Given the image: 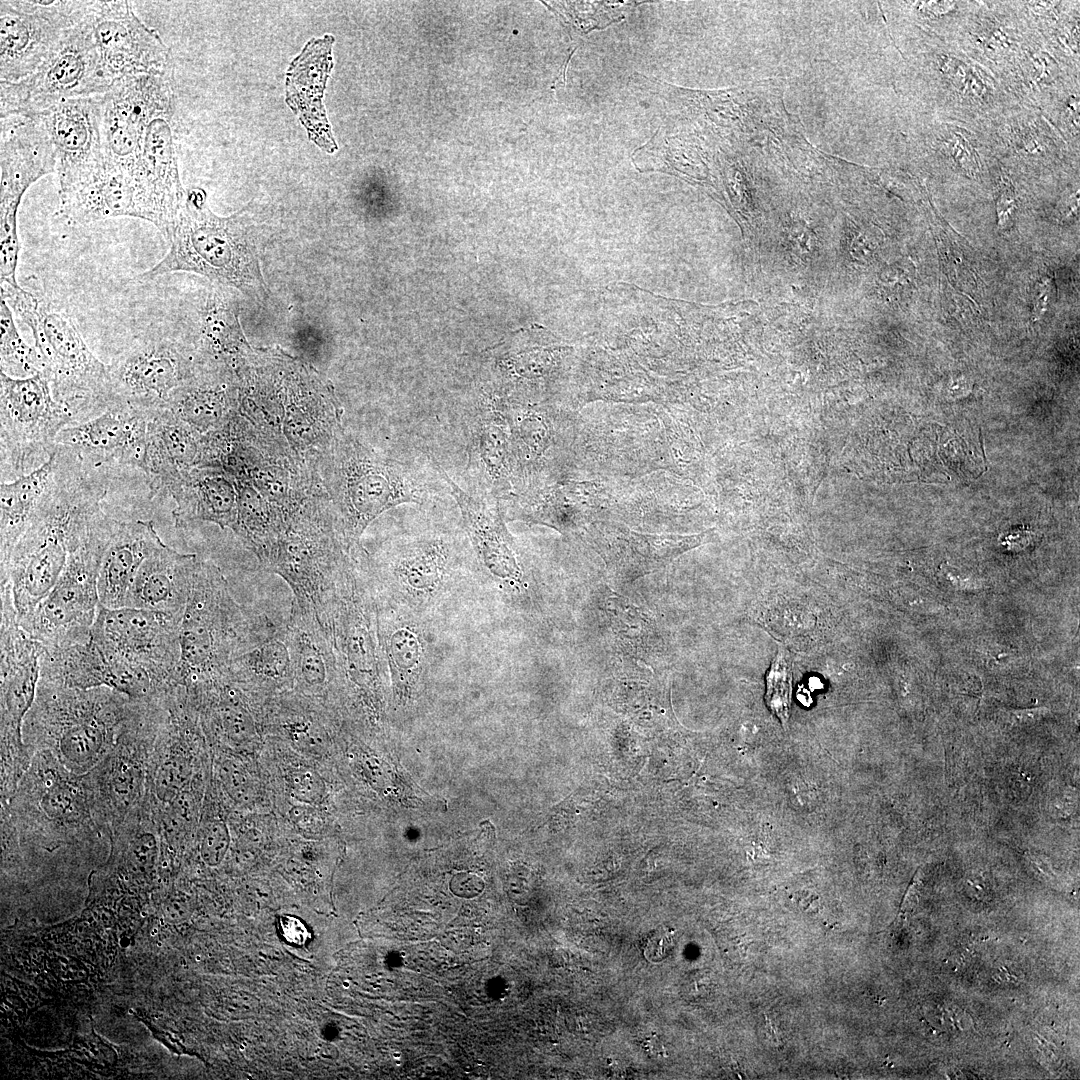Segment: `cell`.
Instances as JSON below:
<instances>
[{"label":"cell","instance_id":"obj_25","mask_svg":"<svg viewBox=\"0 0 1080 1080\" xmlns=\"http://www.w3.org/2000/svg\"><path fill=\"white\" fill-rule=\"evenodd\" d=\"M57 214L68 224H89L117 217L150 222V213L134 176L107 156L92 172L59 189Z\"/></svg>","mask_w":1080,"mask_h":1080},{"label":"cell","instance_id":"obj_33","mask_svg":"<svg viewBox=\"0 0 1080 1080\" xmlns=\"http://www.w3.org/2000/svg\"><path fill=\"white\" fill-rule=\"evenodd\" d=\"M168 494L176 505L175 526L211 522L233 530L238 515V493L233 478L221 468L195 467L174 484Z\"/></svg>","mask_w":1080,"mask_h":1080},{"label":"cell","instance_id":"obj_28","mask_svg":"<svg viewBox=\"0 0 1080 1080\" xmlns=\"http://www.w3.org/2000/svg\"><path fill=\"white\" fill-rule=\"evenodd\" d=\"M202 437L166 408L150 412L140 469L147 477L152 497L168 494L174 484L198 466Z\"/></svg>","mask_w":1080,"mask_h":1080},{"label":"cell","instance_id":"obj_48","mask_svg":"<svg viewBox=\"0 0 1080 1080\" xmlns=\"http://www.w3.org/2000/svg\"><path fill=\"white\" fill-rule=\"evenodd\" d=\"M1048 286L1049 285L1046 284V283L1043 284L1039 294L1037 295V297L1035 299V306H1034V311H1035L1034 317H1035V319L1040 318V316L1045 311L1046 304L1048 302V295H1049Z\"/></svg>","mask_w":1080,"mask_h":1080},{"label":"cell","instance_id":"obj_1","mask_svg":"<svg viewBox=\"0 0 1080 1080\" xmlns=\"http://www.w3.org/2000/svg\"><path fill=\"white\" fill-rule=\"evenodd\" d=\"M42 502L8 561L0 584L9 583L19 623L49 594L69 554L83 541L103 511L107 489L91 465L62 447Z\"/></svg>","mask_w":1080,"mask_h":1080},{"label":"cell","instance_id":"obj_2","mask_svg":"<svg viewBox=\"0 0 1080 1080\" xmlns=\"http://www.w3.org/2000/svg\"><path fill=\"white\" fill-rule=\"evenodd\" d=\"M314 468L345 549L356 562L368 555L360 539L374 519L401 504H424L429 496L424 477L414 466L380 454L344 428L318 456Z\"/></svg>","mask_w":1080,"mask_h":1080},{"label":"cell","instance_id":"obj_32","mask_svg":"<svg viewBox=\"0 0 1080 1080\" xmlns=\"http://www.w3.org/2000/svg\"><path fill=\"white\" fill-rule=\"evenodd\" d=\"M163 541L151 520L119 521L103 555L98 574L100 605L127 607L135 577L144 560Z\"/></svg>","mask_w":1080,"mask_h":1080},{"label":"cell","instance_id":"obj_21","mask_svg":"<svg viewBox=\"0 0 1080 1080\" xmlns=\"http://www.w3.org/2000/svg\"><path fill=\"white\" fill-rule=\"evenodd\" d=\"M467 470L484 500L498 505L512 497L513 446L506 405L496 394L480 398L465 416Z\"/></svg>","mask_w":1080,"mask_h":1080},{"label":"cell","instance_id":"obj_10","mask_svg":"<svg viewBox=\"0 0 1080 1080\" xmlns=\"http://www.w3.org/2000/svg\"><path fill=\"white\" fill-rule=\"evenodd\" d=\"M1 478L14 479L44 463L71 419L54 399L44 373L13 378L0 372Z\"/></svg>","mask_w":1080,"mask_h":1080},{"label":"cell","instance_id":"obj_12","mask_svg":"<svg viewBox=\"0 0 1080 1080\" xmlns=\"http://www.w3.org/2000/svg\"><path fill=\"white\" fill-rule=\"evenodd\" d=\"M1 118L0 282L17 283L21 243L17 215L28 188L55 172V150L39 114Z\"/></svg>","mask_w":1080,"mask_h":1080},{"label":"cell","instance_id":"obj_35","mask_svg":"<svg viewBox=\"0 0 1080 1080\" xmlns=\"http://www.w3.org/2000/svg\"><path fill=\"white\" fill-rule=\"evenodd\" d=\"M40 680L79 689L110 687L109 664L90 639L87 642L45 648Z\"/></svg>","mask_w":1080,"mask_h":1080},{"label":"cell","instance_id":"obj_40","mask_svg":"<svg viewBox=\"0 0 1080 1080\" xmlns=\"http://www.w3.org/2000/svg\"><path fill=\"white\" fill-rule=\"evenodd\" d=\"M231 843V836L226 822L222 819L207 820L201 829L199 853L203 862L216 867L226 857Z\"/></svg>","mask_w":1080,"mask_h":1080},{"label":"cell","instance_id":"obj_38","mask_svg":"<svg viewBox=\"0 0 1080 1080\" xmlns=\"http://www.w3.org/2000/svg\"><path fill=\"white\" fill-rule=\"evenodd\" d=\"M239 666H248L256 675L268 679L288 676L293 670V656L286 635L285 641L271 639L263 641L249 652L237 657L229 670Z\"/></svg>","mask_w":1080,"mask_h":1080},{"label":"cell","instance_id":"obj_17","mask_svg":"<svg viewBox=\"0 0 1080 1080\" xmlns=\"http://www.w3.org/2000/svg\"><path fill=\"white\" fill-rule=\"evenodd\" d=\"M102 104L106 156L135 177L149 121L175 106L173 69L117 79Z\"/></svg>","mask_w":1080,"mask_h":1080},{"label":"cell","instance_id":"obj_42","mask_svg":"<svg viewBox=\"0 0 1080 1080\" xmlns=\"http://www.w3.org/2000/svg\"><path fill=\"white\" fill-rule=\"evenodd\" d=\"M216 774L223 790L235 801L244 802L254 792L250 777L234 761L224 760L219 762Z\"/></svg>","mask_w":1080,"mask_h":1080},{"label":"cell","instance_id":"obj_39","mask_svg":"<svg viewBox=\"0 0 1080 1080\" xmlns=\"http://www.w3.org/2000/svg\"><path fill=\"white\" fill-rule=\"evenodd\" d=\"M792 660L787 649L780 647L766 675L765 700L770 711L786 726L791 707Z\"/></svg>","mask_w":1080,"mask_h":1080},{"label":"cell","instance_id":"obj_4","mask_svg":"<svg viewBox=\"0 0 1080 1080\" xmlns=\"http://www.w3.org/2000/svg\"><path fill=\"white\" fill-rule=\"evenodd\" d=\"M135 702L106 686L79 689L39 679L23 740L33 753L47 751L71 772L87 774L114 747Z\"/></svg>","mask_w":1080,"mask_h":1080},{"label":"cell","instance_id":"obj_19","mask_svg":"<svg viewBox=\"0 0 1080 1080\" xmlns=\"http://www.w3.org/2000/svg\"><path fill=\"white\" fill-rule=\"evenodd\" d=\"M89 18L102 69L111 83L173 68L169 48L157 30L140 20L130 1H93Z\"/></svg>","mask_w":1080,"mask_h":1080},{"label":"cell","instance_id":"obj_45","mask_svg":"<svg viewBox=\"0 0 1080 1080\" xmlns=\"http://www.w3.org/2000/svg\"><path fill=\"white\" fill-rule=\"evenodd\" d=\"M450 889L458 897L473 898L483 891L484 882L475 874L459 873L452 878Z\"/></svg>","mask_w":1080,"mask_h":1080},{"label":"cell","instance_id":"obj_43","mask_svg":"<svg viewBox=\"0 0 1080 1080\" xmlns=\"http://www.w3.org/2000/svg\"><path fill=\"white\" fill-rule=\"evenodd\" d=\"M288 784L292 796L305 803L318 802L325 792L321 778L315 772L307 769L293 771L289 775Z\"/></svg>","mask_w":1080,"mask_h":1080},{"label":"cell","instance_id":"obj_27","mask_svg":"<svg viewBox=\"0 0 1080 1080\" xmlns=\"http://www.w3.org/2000/svg\"><path fill=\"white\" fill-rule=\"evenodd\" d=\"M374 602L379 647L394 700L405 706L416 694L427 665L426 630L419 613L386 596Z\"/></svg>","mask_w":1080,"mask_h":1080},{"label":"cell","instance_id":"obj_11","mask_svg":"<svg viewBox=\"0 0 1080 1080\" xmlns=\"http://www.w3.org/2000/svg\"><path fill=\"white\" fill-rule=\"evenodd\" d=\"M89 14L34 73L0 82V116L39 114L60 102L108 91L112 83L102 69Z\"/></svg>","mask_w":1080,"mask_h":1080},{"label":"cell","instance_id":"obj_46","mask_svg":"<svg viewBox=\"0 0 1080 1080\" xmlns=\"http://www.w3.org/2000/svg\"><path fill=\"white\" fill-rule=\"evenodd\" d=\"M672 940L673 932L671 930L662 929L657 931L647 943L645 949L647 959L653 962L661 961L672 945Z\"/></svg>","mask_w":1080,"mask_h":1080},{"label":"cell","instance_id":"obj_31","mask_svg":"<svg viewBox=\"0 0 1080 1080\" xmlns=\"http://www.w3.org/2000/svg\"><path fill=\"white\" fill-rule=\"evenodd\" d=\"M198 559L195 554L180 553L161 543L142 563L127 607L182 618Z\"/></svg>","mask_w":1080,"mask_h":1080},{"label":"cell","instance_id":"obj_7","mask_svg":"<svg viewBox=\"0 0 1080 1080\" xmlns=\"http://www.w3.org/2000/svg\"><path fill=\"white\" fill-rule=\"evenodd\" d=\"M242 624L220 569L198 559L179 626L178 685L227 678L244 653Z\"/></svg>","mask_w":1080,"mask_h":1080},{"label":"cell","instance_id":"obj_37","mask_svg":"<svg viewBox=\"0 0 1080 1080\" xmlns=\"http://www.w3.org/2000/svg\"><path fill=\"white\" fill-rule=\"evenodd\" d=\"M1 371L13 378H28L45 373L46 364L38 350L20 336L12 311L4 300L0 306Z\"/></svg>","mask_w":1080,"mask_h":1080},{"label":"cell","instance_id":"obj_36","mask_svg":"<svg viewBox=\"0 0 1080 1080\" xmlns=\"http://www.w3.org/2000/svg\"><path fill=\"white\" fill-rule=\"evenodd\" d=\"M233 481L238 493V515L233 532L267 568L286 517L248 482L236 478Z\"/></svg>","mask_w":1080,"mask_h":1080},{"label":"cell","instance_id":"obj_13","mask_svg":"<svg viewBox=\"0 0 1080 1080\" xmlns=\"http://www.w3.org/2000/svg\"><path fill=\"white\" fill-rule=\"evenodd\" d=\"M180 621L164 612L100 605L91 639L108 662L147 673L166 692L178 686Z\"/></svg>","mask_w":1080,"mask_h":1080},{"label":"cell","instance_id":"obj_18","mask_svg":"<svg viewBox=\"0 0 1080 1080\" xmlns=\"http://www.w3.org/2000/svg\"><path fill=\"white\" fill-rule=\"evenodd\" d=\"M194 356L163 338L138 341L118 355L108 372L114 405L148 412L162 409L171 394L195 372Z\"/></svg>","mask_w":1080,"mask_h":1080},{"label":"cell","instance_id":"obj_30","mask_svg":"<svg viewBox=\"0 0 1080 1080\" xmlns=\"http://www.w3.org/2000/svg\"><path fill=\"white\" fill-rule=\"evenodd\" d=\"M238 401L239 385L228 367L197 361L193 375L171 394L165 408L205 434L224 424Z\"/></svg>","mask_w":1080,"mask_h":1080},{"label":"cell","instance_id":"obj_3","mask_svg":"<svg viewBox=\"0 0 1080 1080\" xmlns=\"http://www.w3.org/2000/svg\"><path fill=\"white\" fill-rule=\"evenodd\" d=\"M1 808L13 821L21 853H77L109 843L87 775L71 772L47 751L34 752L16 790Z\"/></svg>","mask_w":1080,"mask_h":1080},{"label":"cell","instance_id":"obj_34","mask_svg":"<svg viewBox=\"0 0 1080 1080\" xmlns=\"http://www.w3.org/2000/svg\"><path fill=\"white\" fill-rule=\"evenodd\" d=\"M57 449L39 467L0 485V566L33 520L53 479Z\"/></svg>","mask_w":1080,"mask_h":1080},{"label":"cell","instance_id":"obj_15","mask_svg":"<svg viewBox=\"0 0 1080 1080\" xmlns=\"http://www.w3.org/2000/svg\"><path fill=\"white\" fill-rule=\"evenodd\" d=\"M1 598V762L24 765L33 753L26 746L22 726L37 692L44 646L20 625L9 585Z\"/></svg>","mask_w":1080,"mask_h":1080},{"label":"cell","instance_id":"obj_44","mask_svg":"<svg viewBox=\"0 0 1080 1080\" xmlns=\"http://www.w3.org/2000/svg\"><path fill=\"white\" fill-rule=\"evenodd\" d=\"M998 226L1006 228L1012 225L1016 209V199L1011 183L1005 177L1001 179L997 194Z\"/></svg>","mask_w":1080,"mask_h":1080},{"label":"cell","instance_id":"obj_22","mask_svg":"<svg viewBox=\"0 0 1080 1080\" xmlns=\"http://www.w3.org/2000/svg\"><path fill=\"white\" fill-rule=\"evenodd\" d=\"M150 412L128 404L114 405L86 421L63 428L56 446L91 466L129 465L141 468Z\"/></svg>","mask_w":1080,"mask_h":1080},{"label":"cell","instance_id":"obj_41","mask_svg":"<svg viewBox=\"0 0 1080 1080\" xmlns=\"http://www.w3.org/2000/svg\"><path fill=\"white\" fill-rule=\"evenodd\" d=\"M944 132L942 141L948 155L964 172L975 176L979 170L977 154L963 131L946 126Z\"/></svg>","mask_w":1080,"mask_h":1080},{"label":"cell","instance_id":"obj_29","mask_svg":"<svg viewBox=\"0 0 1080 1080\" xmlns=\"http://www.w3.org/2000/svg\"><path fill=\"white\" fill-rule=\"evenodd\" d=\"M333 41L330 35L311 39L292 61L286 78V102L299 115L309 138L328 153L337 148L322 104Z\"/></svg>","mask_w":1080,"mask_h":1080},{"label":"cell","instance_id":"obj_47","mask_svg":"<svg viewBox=\"0 0 1080 1080\" xmlns=\"http://www.w3.org/2000/svg\"><path fill=\"white\" fill-rule=\"evenodd\" d=\"M1079 212V191L1067 193L1059 201L1056 207V215L1060 221L1075 218Z\"/></svg>","mask_w":1080,"mask_h":1080},{"label":"cell","instance_id":"obj_14","mask_svg":"<svg viewBox=\"0 0 1080 1080\" xmlns=\"http://www.w3.org/2000/svg\"><path fill=\"white\" fill-rule=\"evenodd\" d=\"M93 1L0 2V82L34 73L61 46Z\"/></svg>","mask_w":1080,"mask_h":1080},{"label":"cell","instance_id":"obj_6","mask_svg":"<svg viewBox=\"0 0 1080 1080\" xmlns=\"http://www.w3.org/2000/svg\"><path fill=\"white\" fill-rule=\"evenodd\" d=\"M1 299L31 329L53 397L72 424L114 405L108 365L93 354L70 316L18 284L2 282Z\"/></svg>","mask_w":1080,"mask_h":1080},{"label":"cell","instance_id":"obj_8","mask_svg":"<svg viewBox=\"0 0 1080 1080\" xmlns=\"http://www.w3.org/2000/svg\"><path fill=\"white\" fill-rule=\"evenodd\" d=\"M118 520L104 511L83 541L69 554L49 594L21 627L45 648L87 642L100 606L98 574Z\"/></svg>","mask_w":1080,"mask_h":1080},{"label":"cell","instance_id":"obj_23","mask_svg":"<svg viewBox=\"0 0 1080 1080\" xmlns=\"http://www.w3.org/2000/svg\"><path fill=\"white\" fill-rule=\"evenodd\" d=\"M432 465L457 502L479 568L500 587H520L523 570L501 508L462 489L434 458Z\"/></svg>","mask_w":1080,"mask_h":1080},{"label":"cell","instance_id":"obj_5","mask_svg":"<svg viewBox=\"0 0 1080 1080\" xmlns=\"http://www.w3.org/2000/svg\"><path fill=\"white\" fill-rule=\"evenodd\" d=\"M243 212L219 217L208 208L201 188L186 191L166 237L170 243L168 252L140 278L151 280L177 271L193 272L257 300H266L255 227L245 221Z\"/></svg>","mask_w":1080,"mask_h":1080},{"label":"cell","instance_id":"obj_24","mask_svg":"<svg viewBox=\"0 0 1080 1080\" xmlns=\"http://www.w3.org/2000/svg\"><path fill=\"white\" fill-rule=\"evenodd\" d=\"M282 433L292 452L313 467L343 429L342 408L319 379L295 372L284 384Z\"/></svg>","mask_w":1080,"mask_h":1080},{"label":"cell","instance_id":"obj_16","mask_svg":"<svg viewBox=\"0 0 1080 1080\" xmlns=\"http://www.w3.org/2000/svg\"><path fill=\"white\" fill-rule=\"evenodd\" d=\"M456 559L454 538L436 530L394 541L370 561L385 596L421 614L447 587Z\"/></svg>","mask_w":1080,"mask_h":1080},{"label":"cell","instance_id":"obj_20","mask_svg":"<svg viewBox=\"0 0 1080 1080\" xmlns=\"http://www.w3.org/2000/svg\"><path fill=\"white\" fill-rule=\"evenodd\" d=\"M39 115L55 150L58 190L104 162L102 94L66 100Z\"/></svg>","mask_w":1080,"mask_h":1080},{"label":"cell","instance_id":"obj_9","mask_svg":"<svg viewBox=\"0 0 1080 1080\" xmlns=\"http://www.w3.org/2000/svg\"><path fill=\"white\" fill-rule=\"evenodd\" d=\"M165 711L161 696L136 700L114 747L86 774L97 817L109 835L148 792L152 756Z\"/></svg>","mask_w":1080,"mask_h":1080},{"label":"cell","instance_id":"obj_26","mask_svg":"<svg viewBox=\"0 0 1080 1080\" xmlns=\"http://www.w3.org/2000/svg\"><path fill=\"white\" fill-rule=\"evenodd\" d=\"M174 107L149 121L142 144L136 180L144 194L152 223L166 238L184 202L173 132Z\"/></svg>","mask_w":1080,"mask_h":1080}]
</instances>
